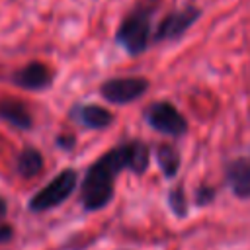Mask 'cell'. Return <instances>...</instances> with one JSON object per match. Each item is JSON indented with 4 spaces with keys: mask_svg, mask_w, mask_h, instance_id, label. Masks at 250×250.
Instances as JSON below:
<instances>
[{
    "mask_svg": "<svg viewBox=\"0 0 250 250\" xmlns=\"http://www.w3.org/2000/svg\"><path fill=\"white\" fill-rule=\"evenodd\" d=\"M148 148L141 141L123 143L105 154H102L88 170L80 184V203L86 211H98L105 207L113 197L115 178L123 170L133 174H145L148 168Z\"/></svg>",
    "mask_w": 250,
    "mask_h": 250,
    "instance_id": "obj_1",
    "label": "cell"
},
{
    "mask_svg": "<svg viewBox=\"0 0 250 250\" xmlns=\"http://www.w3.org/2000/svg\"><path fill=\"white\" fill-rule=\"evenodd\" d=\"M150 8H137L121 21L115 39L129 55H141L146 49L150 33Z\"/></svg>",
    "mask_w": 250,
    "mask_h": 250,
    "instance_id": "obj_2",
    "label": "cell"
},
{
    "mask_svg": "<svg viewBox=\"0 0 250 250\" xmlns=\"http://www.w3.org/2000/svg\"><path fill=\"white\" fill-rule=\"evenodd\" d=\"M76 184H78V174L72 168L59 172L45 188H41L29 199V209L33 213H43V211H49V209L61 205L76 189Z\"/></svg>",
    "mask_w": 250,
    "mask_h": 250,
    "instance_id": "obj_3",
    "label": "cell"
},
{
    "mask_svg": "<svg viewBox=\"0 0 250 250\" xmlns=\"http://www.w3.org/2000/svg\"><path fill=\"white\" fill-rule=\"evenodd\" d=\"M145 119L152 129L170 137H180L188 131V121L170 102H154L148 105L145 109Z\"/></svg>",
    "mask_w": 250,
    "mask_h": 250,
    "instance_id": "obj_4",
    "label": "cell"
},
{
    "mask_svg": "<svg viewBox=\"0 0 250 250\" xmlns=\"http://www.w3.org/2000/svg\"><path fill=\"white\" fill-rule=\"evenodd\" d=\"M148 90V80L143 76H123L105 80L100 86V94L109 104H131Z\"/></svg>",
    "mask_w": 250,
    "mask_h": 250,
    "instance_id": "obj_5",
    "label": "cell"
},
{
    "mask_svg": "<svg viewBox=\"0 0 250 250\" xmlns=\"http://www.w3.org/2000/svg\"><path fill=\"white\" fill-rule=\"evenodd\" d=\"M199 16H201V10L195 8V6H186V8H182V10H176V12L168 14V16L160 21V25H158V29H156V33H154V39H156V41L180 39V37L195 23V20H197Z\"/></svg>",
    "mask_w": 250,
    "mask_h": 250,
    "instance_id": "obj_6",
    "label": "cell"
},
{
    "mask_svg": "<svg viewBox=\"0 0 250 250\" xmlns=\"http://www.w3.org/2000/svg\"><path fill=\"white\" fill-rule=\"evenodd\" d=\"M225 180L236 197L240 199L250 197V152L236 156L227 164Z\"/></svg>",
    "mask_w": 250,
    "mask_h": 250,
    "instance_id": "obj_7",
    "label": "cell"
},
{
    "mask_svg": "<svg viewBox=\"0 0 250 250\" xmlns=\"http://www.w3.org/2000/svg\"><path fill=\"white\" fill-rule=\"evenodd\" d=\"M12 82L23 90H45L53 82V72L43 62H29L12 74Z\"/></svg>",
    "mask_w": 250,
    "mask_h": 250,
    "instance_id": "obj_8",
    "label": "cell"
},
{
    "mask_svg": "<svg viewBox=\"0 0 250 250\" xmlns=\"http://www.w3.org/2000/svg\"><path fill=\"white\" fill-rule=\"evenodd\" d=\"M0 119L6 121L8 125L16 127V129H21V131L31 129V125H33V117H31L29 107L23 102L14 100V98L0 100Z\"/></svg>",
    "mask_w": 250,
    "mask_h": 250,
    "instance_id": "obj_9",
    "label": "cell"
},
{
    "mask_svg": "<svg viewBox=\"0 0 250 250\" xmlns=\"http://www.w3.org/2000/svg\"><path fill=\"white\" fill-rule=\"evenodd\" d=\"M70 115L74 121H78L82 127H88V129H105L113 123V115L105 107L96 104L76 105Z\"/></svg>",
    "mask_w": 250,
    "mask_h": 250,
    "instance_id": "obj_10",
    "label": "cell"
},
{
    "mask_svg": "<svg viewBox=\"0 0 250 250\" xmlns=\"http://www.w3.org/2000/svg\"><path fill=\"white\" fill-rule=\"evenodd\" d=\"M16 168H18V174L21 178H25V180L35 178L43 170V154L37 148H33V146H25L18 154Z\"/></svg>",
    "mask_w": 250,
    "mask_h": 250,
    "instance_id": "obj_11",
    "label": "cell"
},
{
    "mask_svg": "<svg viewBox=\"0 0 250 250\" xmlns=\"http://www.w3.org/2000/svg\"><path fill=\"white\" fill-rule=\"evenodd\" d=\"M156 160L166 178H174L180 170V152L170 145H160L156 148Z\"/></svg>",
    "mask_w": 250,
    "mask_h": 250,
    "instance_id": "obj_12",
    "label": "cell"
},
{
    "mask_svg": "<svg viewBox=\"0 0 250 250\" xmlns=\"http://www.w3.org/2000/svg\"><path fill=\"white\" fill-rule=\"evenodd\" d=\"M168 201H170V209L174 211L176 217H186L188 215V201H186V195L182 191V188H176L168 193Z\"/></svg>",
    "mask_w": 250,
    "mask_h": 250,
    "instance_id": "obj_13",
    "label": "cell"
},
{
    "mask_svg": "<svg viewBox=\"0 0 250 250\" xmlns=\"http://www.w3.org/2000/svg\"><path fill=\"white\" fill-rule=\"evenodd\" d=\"M197 197H195V201H197V205H207V203H211L213 201V197H215V189L213 188H209V186H203V188H199L197 189V193H195Z\"/></svg>",
    "mask_w": 250,
    "mask_h": 250,
    "instance_id": "obj_14",
    "label": "cell"
},
{
    "mask_svg": "<svg viewBox=\"0 0 250 250\" xmlns=\"http://www.w3.org/2000/svg\"><path fill=\"white\" fill-rule=\"evenodd\" d=\"M12 236H14V229H12V225H0V244L8 242Z\"/></svg>",
    "mask_w": 250,
    "mask_h": 250,
    "instance_id": "obj_15",
    "label": "cell"
},
{
    "mask_svg": "<svg viewBox=\"0 0 250 250\" xmlns=\"http://www.w3.org/2000/svg\"><path fill=\"white\" fill-rule=\"evenodd\" d=\"M57 145L62 146L64 150H68V148L74 146V137H64V135H61V137L57 139Z\"/></svg>",
    "mask_w": 250,
    "mask_h": 250,
    "instance_id": "obj_16",
    "label": "cell"
},
{
    "mask_svg": "<svg viewBox=\"0 0 250 250\" xmlns=\"http://www.w3.org/2000/svg\"><path fill=\"white\" fill-rule=\"evenodd\" d=\"M6 211H8V205H6V201L0 197V219L6 215Z\"/></svg>",
    "mask_w": 250,
    "mask_h": 250,
    "instance_id": "obj_17",
    "label": "cell"
}]
</instances>
